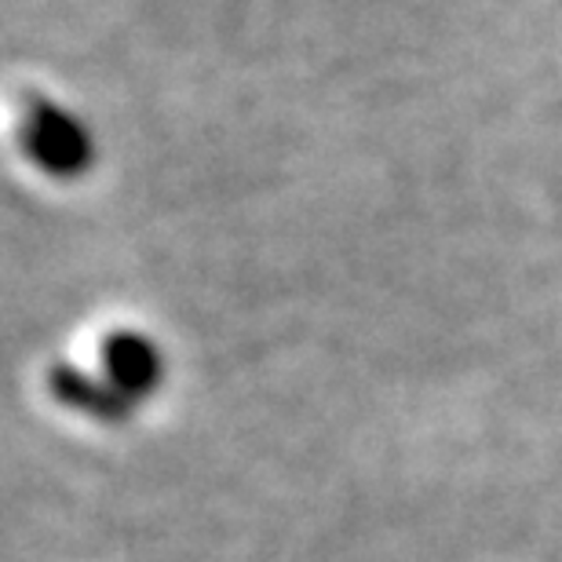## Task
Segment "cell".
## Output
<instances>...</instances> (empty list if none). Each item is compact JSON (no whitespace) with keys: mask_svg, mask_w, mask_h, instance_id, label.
<instances>
[{"mask_svg":"<svg viewBox=\"0 0 562 562\" xmlns=\"http://www.w3.org/2000/svg\"><path fill=\"white\" fill-rule=\"evenodd\" d=\"M22 150L41 172L55 179H74L92 165V139L70 110L48 103L44 95L26 99L22 121Z\"/></svg>","mask_w":562,"mask_h":562,"instance_id":"obj_1","label":"cell"},{"mask_svg":"<svg viewBox=\"0 0 562 562\" xmlns=\"http://www.w3.org/2000/svg\"><path fill=\"white\" fill-rule=\"evenodd\" d=\"M103 380H110L121 395L139 402L150 398L165 380V358L150 336L136 329H114L103 340Z\"/></svg>","mask_w":562,"mask_h":562,"instance_id":"obj_2","label":"cell"},{"mask_svg":"<svg viewBox=\"0 0 562 562\" xmlns=\"http://www.w3.org/2000/svg\"><path fill=\"white\" fill-rule=\"evenodd\" d=\"M48 391L66 409L81 413V417H92L99 424H125L132 417V406H136V402L121 395L110 380L88 376L77 366H52Z\"/></svg>","mask_w":562,"mask_h":562,"instance_id":"obj_3","label":"cell"}]
</instances>
